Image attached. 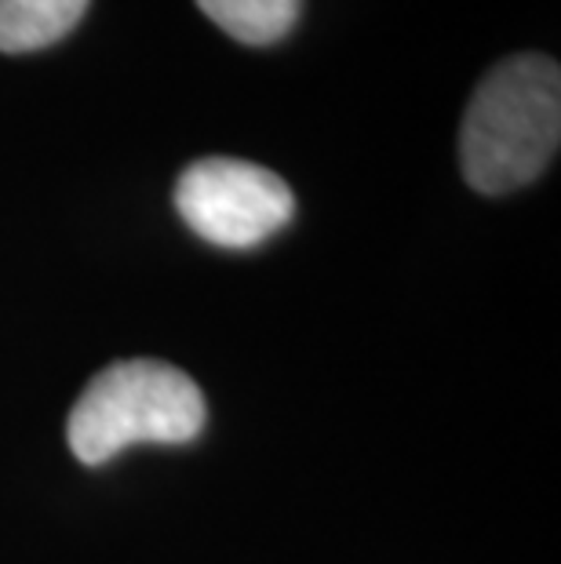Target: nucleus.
Instances as JSON below:
<instances>
[{"instance_id": "nucleus-1", "label": "nucleus", "mask_w": 561, "mask_h": 564, "mask_svg": "<svg viewBox=\"0 0 561 564\" xmlns=\"http://www.w3.org/2000/svg\"><path fill=\"white\" fill-rule=\"evenodd\" d=\"M561 142V69L547 55H510L477 84L460 128V164L477 194L529 186Z\"/></svg>"}, {"instance_id": "nucleus-2", "label": "nucleus", "mask_w": 561, "mask_h": 564, "mask_svg": "<svg viewBox=\"0 0 561 564\" xmlns=\"http://www.w3.org/2000/svg\"><path fill=\"white\" fill-rule=\"evenodd\" d=\"M201 387L175 365L117 361L103 368L74 404L66 423L80 463L99 466L131 444H186L205 430Z\"/></svg>"}, {"instance_id": "nucleus-3", "label": "nucleus", "mask_w": 561, "mask_h": 564, "mask_svg": "<svg viewBox=\"0 0 561 564\" xmlns=\"http://www.w3.org/2000/svg\"><path fill=\"white\" fill-rule=\"evenodd\" d=\"M175 208L201 241L216 248H256L292 223L295 197L270 167L237 158H205L179 175Z\"/></svg>"}, {"instance_id": "nucleus-4", "label": "nucleus", "mask_w": 561, "mask_h": 564, "mask_svg": "<svg viewBox=\"0 0 561 564\" xmlns=\"http://www.w3.org/2000/svg\"><path fill=\"white\" fill-rule=\"evenodd\" d=\"M88 0H0V52L26 55L52 47L85 19Z\"/></svg>"}, {"instance_id": "nucleus-5", "label": "nucleus", "mask_w": 561, "mask_h": 564, "mask_svg": "<svg viewBox=\"0 0 561 564\" xmlns=\"http://www.w3.org/2000/svg\"><path fill=\"white\" fill-rule=\"evenodd\" d=\"M197 8L226 37L262 47L289 37L300 22L303 0H197Z\"/></svg>"}]
</instances>
